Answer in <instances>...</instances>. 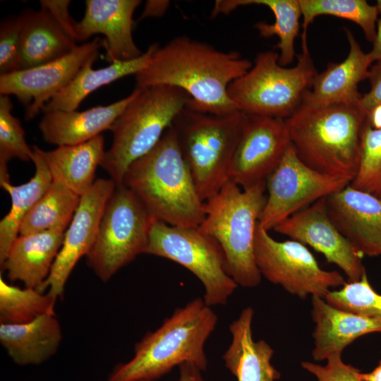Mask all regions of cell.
Listing matches in <instances>:
<instances>
[{"label":"cell","instance_id":"6da1fadb","mask_svg":"<svg viewBox=\"0 0 381 381\" xmlns=\"http://www.w3.org/2000/svg\"><path fill=\"white\" fill-rule=\"evenodd\" d=\"M252 65L236 51H220L206 42L179 36L157 47L150 64L135 75L136 87L180 88L190 97L188 105L191 108L228 115L239 111L229 97L228 87Z\"/></svg>","mask_w":381,"mask_h":381},{"label":"cell","instance_id":"7a4b0ae2","mask_svg":"<svg viewBox=\"0 0 381 381\" xmlns=\"http://www.w3.org/2000/svg\"><path fill=\"white\" fill-rule=\"evenodd\" d=\"M157 221L198 228L205 216L192 174L172 126L146 155L133 162L123 183Z\"/></svg>","mask_w":381,"mask_h":381},{"label":"cell","instance_id":"3957f363","mask_svg":"<svg viewBox=\"0 0 381 381\" xmlns=\"http://www.w3.org/2000/svg\"><path fill=\"white\" fill-rule=\"evenodd\" d=\"M367 114L360 104L301 105L284 119L291 145L310 168L350 181L359 167Z\"/></svg>","mask_w":381,"mask_h":381},{"label":"cell","instance_id":"277c9868","mask_svg":"<svg viewBox=\"0 0 381 381\" xmlns=\"http://www.w3.org/2000/svg\"><path fill=\"white\" fill-rule=\"evenodd\" d=\"M217 320L203 298H194L176 309L155 331L147 333L135 344L133 357L116 365L107 381L156 380L186 362L205 370V344Z\"/></svg>","mask_w":381,"mask_h":381},{"label":"cell","instance_id":"5b68a950","mask_svg":"<svg viewBox=\"0 0 381 381\" xmlns=\"http://www.w3.org/2000/svg\"><path fill=\"white\" fill-rule=\"evenodd\" d=\"M266 181L246 189L229 180L205 201V216L198 227L221 246L229 275L238 286H257L262 276L255 257V239L265 204Z\"/></svg>","mask_w":381,"mask_h":381},{"label":"cell","instance_id":"8992f818","mask_svg":"<svg viewBox=\"0 0 381 381\" xmlns=\"http://www.w3.org/2000/svg\"><path fill=\"white\" fill-rule=\"evenodd\" d=\"M190 100L186 92L175 87L139 88L136 97L112 124V144L100 164L116 185L123 183L133 162L158 143Z\"/></svg>","mask_w":381,"mask_h":381},{"label":"cell","instance_id":"52a82bcc","mask_svg":"<svg viewBox=\"0 0 381 381\" xmlns=\"http://www.w3.org/2000/svg\"><path fill=\"white\" fill-rule=\"evenodd\" d=\"M246 114L214 115L187 105L171 126L198 192L207 199L229 180V169Z\"/></svg>","mask_w":381,"mask_h":381},{"label":"cell","instance_id":"ba28073f","mask_svg":"<svg viewBox=\"0 0 381 381\" xmlns=\"http://www.w3.org/2000/svg\"><path fill=\"white\" fill-rule=\"evenodd\" d=\"M297 58V64L287 68L279 64L278 53H258L251 68L228 87L237 109L247 115L284 120L292 115L318 73L308 47H302Z\"/></svg>","mask_w":381,"mask_h":381},{"label":"cell","instance_id":"9c48e42d","mask_svg":"<svg viewBox=\"0 0 381 381\" xmlns=\"http://www.w3.org/2000/svg\"><path fill=\"white\" fill-rule=\"evenodd\" d=\"M156 219L123 183L116 185L106 204L96 240L86 255L87 265L104 282L145 253Z\"/></svg>","mask_w":381,"mask_h":381},{"label":"cell","instance_id":"30bf717a","mask_svg":"<svg viewBox=\"0 0 381 381\" xmlns=\"http://www.w3.org/2000/svg\"><path fill=\"white\" fill-rule=\"evenodd\" d=\"M145 253L170 260L191 272L202 284L203 299L210 307L225 305L238 287L227 271L219 244L198 228L155 220Z\"/></svg>","mask_w":381,"mask_h":381},{"label":"cell","instance_id":"8fae6325","mask_svg":"<svg viewBox=\"0 0 381 381\" xmlns=\"http://www.w3.org/2000/svg\"><path fill=\"white\" fill-rule=\"evenodd\" d=\"M255 257L262 277L302 299L309 295L325 298L332 288L346 283L339 272L322 269L306 245L294 240L277 241L259 225Z\"/></svg>","mask_w":381,"mask_h":381},{"label":"cell","instance_id":"7c38bea8","mask_svg":"<svg viewBox=\"0 0 381 381\" xmlns=\"http://www.w3.org/2000/svg\"><path fill=\"white\" fill-rule=\"evenodd\" d=\"M349 184L345 179L306 165L290 145L266 181L267 195L258 225L268 231L274 229L291 215Z\"/></svg>","mask_w":381,"mask_h":381},{"label":"cell","instance_id":"4fadbf2b","mask_svg":"<svg viewBox=\"0 0 381 381\" xmlns=\"http://www.w3.org/2000/svg\"><path fill=\"white\" fill-rule=\"evenodd\" d=\"M103 41L94 40L77 45L69 54L52 61L0 75V93L14 95L26 107L25 119H34L43 107L64 90L84 64L99 54Z\"/></svg>","mask_w":381,"mask_h":381},{"label":"cell","instance_id":"5bb4252c","mask_svg":"<svg viewBox=\"0 0 381 381\" xmlns=\"http://www.w3.org/2000/svg\"><path fill=\"white\" fill-rule=\"evenodd\" d=\"M290 145L284 119L246 114L229 180L243 189L267 181Z\"/></svg>","mask_w":381,"mask_h":381},{"label":"cell","instance_id":"9a60e30c","mask_svg":"<svg viewBox=\"0 0 381 381\" xmlns=\"http://www.w3.org/2000/svg\"><path fill=\"white\" fill-rule=\"evenodd\" d=\"M115 186L111 179H99L80 196L50 274L40 291L48 289L47 293L56 298L63 296L74 267L80 258L86 257L95 243L106 204Z\"/></svg>","mask_w":381,"mask_h":381},{"label":"cell","instance_id":"2e32d148","mask_svg":"<svg viewBox=\"0 0 381 381\" xmlns=\"http://www.w3.org/2000/svg\"><path fill=\"white\" fill-rule=\"evenodd\" d=\"M273 230L322 253L328 262L344 271L348 282L358 281L366 273L363 254L331 220L325 198L291 215Z\"/></svg>","mask_w":381,"mask_h":381},{"label":"cell","instance_id":"e0dca14e","mask_svg":"<svg viewBox=\"0 0 381 381\" xmlns=\"http://www.w3.org/2000/svg\"><path fill=\"white\" fill-rule=\"evenodd\" d=\"M338 230L363 254L381 255V200L350 184L325 198Z\"/></svg>","mask_w":381,"mask_h":381},{"label":"cell","instance_id":"ac0fdd59","mask_svg":"<svg viewBox=\"0 0 381 381\" xmlns=\"http://www.w3.org/2000/svg\"><path fill=\"white\" fill-rule=\"evenodd\" d=\"M140 3V0H86L85 15L75 26L76 42L102 34L110 63L139 57L143 53L133 40V17Z\"/></svg>","mask_w":381,"mask_h":381},{"label":"cell","instance_id":"d6986e66","mask_svg":"<svg viewBox=\"0 0 381 381\" xmlns=\"http://www.w3.org/2000/svg\"><path fill=\"white\" fill-rule=\"evenodd\" d=\"M344 30L349 44L346 58L339 63H329L325 71L317 73L301 105L360 104L362 95L358 90V83L368 78L372 64L351 31L346 28Z\"/></svg>","mask_w":381,"mask_h":381},{"label":"cell","instance_id":"ffe728a7","mask_svg":"<svg viewBox=\"0 0 381 381\" xmlns=\"http://www.w3.org/2000/svg\"><path fill=\"white\" fill-rule=\"evenodd\" d=\"M312 307L315 323L312 356L315 361L341 355L344 349L360 337L381 332L380 318L337 308L319 296L312 297Z\"/></svg>","mask_w":381,"mask_h":381},{"label":"cell","instance_id":"44dd1931","mask_svg":"<svg viewBox=\"0 0 381 381\" xmlns=\"http://www.w3.org/2000/svg\"><path fill=\"white\" fill-rule=\"evenodd\" d=\"M139 88L127 97L108 105L82 111H53L44 114L38 127L43 139L51 144L73 145L85 143L110 130L125 108L136 97Z\"/></svg>","mask_w":381,"mask_h":381},{"label":"cell","instance_id":"7402d4cb","mask_svg":"<svg viewBox=\"0 0 381 381\" xmlns=\"http://www.w3.org/2000/svg\"><path fill=\"white\" fill-rule=\"evenodd\" d=\"M254 310L244 308L229 325L231 341L223 355L225 367L237 381H276L280 373L272 365L274 351L265 340L255 341Z\"/></svg>","mask_w":381,"mask_h":381},{"label":"cell","instance_id":"603a6c76","mask_svg":"<svg viewBox=\"0 0 381 381\" xmlns=\"http://www.w3.org/2000/svg\"><path fill=\"white\" fill-rule=\"evenodd\" d=\"M64 231L47 230L19 235L1 267L11 281L40 290L48 278L64 238Z\"/></svg>","mask_w":381,"mask_h":381},{"label":"cell","instance_id":"cb8c5ba5","mask_svg":"<svg viewBox=\"0 0 381 381\" xmlns=\"http://www.w3.org/2000/svg\"><path fill=\"white\" fill-rule=\"evenodd\" d=\"M18 18L20 23V69H27L58 59L73 51L76 42L52 15L40 8H27Z\"/></svg>","mask_w":381,"mask_h":381},{"label":"cell","instance_id":"d4e9b609","mask_svg":"<svg viewBox=\"0 0 381 381\" xmlns=\"http://www.w3.org/2000/svg\"><path fill=\"white\" fill-rule=\"evenodd\" d=\"M62 339L55 315H44L25 323L0 325V341L13 361L38 365L56 352Z\"/></svg>","mask_w":381,"mask_h":381},{"label":"cell","instance_id":"484cf974","mask_svg":"<svg viewBox=\"0 0 381 381\" xmlns=\"http://www.w3.org/2000/svg\"><path fill=\"white\" fill-rule=\"evenodd\" d=\"M159 47L152 44L139 57L128 61H114L104 68L95 69L92 64L98 54L91 56L83 66L73 80L50 99L42 109L44 114L53 111L77 110L80 104L91 92L118 79L136 75L150 63Z\"/></svg>","mask_w":381,"mask_h":381},{"label":"cell","instance_id":"4316f807","mask_svg":"<svg viewBox=\"0 0 381 381\" xmlns=\"http://www.w3.org/2000/svg\"><path fill=\"white\" fill-rule=\"evenodd\" d=\"M102 135L83 143L61 145L41 153L52 180L79 196L95 183V171L105 153Z\"/></svg>","mask_w":381,"mask_h":381},{"label":"cell","instance_id":"83f0119b","mask_svg":"<svg viewBox=\"0 0 381 381\" xmlns=\"http://www.w3.org/2000/svg\"><path fill=\"white\" fill-rule=\"evenodd\" d=\"M32 149L35 173L30 181L20 186H13L10 181L1 183V186L11 198L10 211L0 222L1 267L19 236V229L23 219L44 195L53 181L42 157L41 149L35 145Z\"/></svg>","mask_w":381,"mask_h":381},{"label":"cell","instance_id":"f1b7e54d","mask_svg":"<svg viewBox=\"0 0 381 381\" xmlns=\"http://www.w3.org/2000/svg\"><path fill=\"white\" fill-rule=\"evenodd\" d=\"M80 196L52 181L50 186L23 219L19 235L47 230L66 231L79 205Z\"/></svg>","mask_w":381,"mask_h":381},{"label":"cell","instance_id":"f546056e","mask_svg":"<svg viewBox=\"0 0 381 381\" xmlns=\"http://www.w3.org/2000/svg\"><path fill=\"white\" fill-rule=\"evenodd\" d=\"M239 6L250 4L265 6L274 16V23L258 22L255 28L260 37L279 38V64L284 67L291 64L295 56V40L298 34L302 11L299 0H237Z\"/></svg>","mask_w":381,"mask_h":381},{"label":"cell","instance_id":"4dcf8cb0","mask_svg":"<svg viewBox=\"0 0 381 381\" xmlns=\"http://www.w3.org/2000/svg\"><path fill=\"white\" fill-rule=\"evenodd\" d=\"M303 16L302 47L307 45L308 25L318 16H332L357 24L365 39L373 42L376 35L378 11L365 0H299Z\"/></svg>","mask_w":381,"mask_h":381},{"label":"cell","instance_id":"1f68e13d","mask_svg":"<svg viewBox=\"0 0 381 381\" xmlns=\"http://www.w3.org/2000/svg\"><path fill=\"white\" fill-rule=\"evenodd\" d=\"M57 298L37 289L6 283L0 277L1 323L21 324L44 315H55Z\"/></svg>","mask_w":381,"mask_h":381},{"label":"cell","instance_id":"d6a6232c","mask_svg":"<svg viewBox=\"0 0 381 381\" xmlns=\"http://www.w3.org/2000/svg\"><path fill=\"white\" fill-rule=\"evenodd\" d=\"M12 102L8 95L0 96V184L9 182L8 162L12 158L32 161L33 149L25 140L20 121L12 113Z\"/></svg>","mask_w":381,"mask_h":381},{"label":"cell","instance_id":"836d02e7","mask_svg":"<svg viewBox=\"0 0 381 381\" xmlns=\"http://www.w3.org/2000/svg\"><path fill=\"white\" fill-rule=\"evenodd\" d=\"M350 185L378 196L381 193V129H374L366 121L361 138L360 163Z\"/></svg>","mask_w":381,"mask_h":381},{"label":"cell","instance_id":"e575fe53","mask_svg":"<svg viewBox=\"0 0 381 381\" xmlns=\"http://www.w3.org/2000/svg\"><path fill=\"white\" fill-rule=\"evenodd\" d=\"M325 300L344 310L381 318V294L370 285L367 274L354 282H346L337 291H330Z\"/></svg>","mask_w":381,"mask_h":381},{"label":"cell","instance_id":"d590c367","mask_svg":"<svg viewBox=\"0 0 381 381\" xmlns=\"http://www.w3.org/2000/svg\"><path fill=\"white\" fill-rule=\"evenodd\" d=\"M21 60L20 23L18 16L2 19L0 24V73L20 69Z\"/></svg>","mask_w":381,"mask_h":381},{"label":"cell","instance_id":"8d00e7d4","mask_svg":"<svg viewBox=\"0 0 381 381\" xmlns=\"http://www.w3.org/2000/svg\"><path fill=\"white\" fill-rule=\"evenodd\" d=\"M327 363L322 366L308 361H302L301 366L313 374L318 381H362L360 370L344 363L341 355H334L327 358Z\"/></svg>","mask_w":381,"mask_h":381},{"label":"cell","instance_id":"74e56055","mask_svg":"<svg viewBox=\"0 0 381 381\" xmlns=\"http://www.w3.org/2000/svg\"><path fill=\"white\" fill-rule=\"evenodd\" d=\"M69 0H40L41 8L47 10L63 29L76 42L75 26L76 22L68 12Z\"/></svg>","mask_w":381,"mask_h":381},{"label":"cell","instance_id":"f35d334b","mask_svg":"<svg viewBox=\"0 0 381 381\" xmlns=\"http://www.w3.org/2000/svg\"><path fill=\"white\" fill-rule=\"evenodd\" d=\"M368 79L370 90L362 95L360 106L368 114L375 107L381 104V61L374 63L369 68Z\"/></svg>","mask_w":381,"mask_h":381},{"label":"cell","instance_id":"ab89813d","mask_svg":"<svg viewBox=\"0 0 381 381\" xmlns=\"http://www.w3.org/2000/svg\"><path fill=\"white\" fill-rule=\"evenodd\" d=\"M375 6L378 11L376 35L371 50L367 53L368 60L371 64L381 61V0H377Z\"/></svg>","mask_w":381,"mask_h":381},{"label":"cell","instance_id":"60d3db41","mask_svg":"<svg viewBox=\"0 0 381 381\" xmlns=\"http://www.w3.org/2000/svg\"><path fill=\"white\" fill-rule=\"evenodd\" d=\"M178 381H204L202 370L193 363H183L179 365V378Z\"/></svg>","mask_w":381,"mask_h":381},{"label":"cell","instance_id":"b9f144b4","mask_svg":"<svg viewBox=\"0 0 381 381\" xmlns=\"http://www.w3.org/2000/svg\"><path fill=\"white\" fill-rule=\"evenodd\" d=\"M169 4V1H147L140 19L149 17H160L165 13Z\"/></svg>","mask_w":381,"mask_h":381},{"label":"cell","instance_id":"7bdbcfd3","mask_svg":"<svg viewBox=\"0 0 381 381\" xmlns=\"http://www.w3.org/2000/svg\"><path fill=\"white\" fill-rule=\"evenodd\" d=\"M367 121L374 129H381V104L375 107L367 115Z\"/></svg>","mask_w":381,"mask_h":381},{"label":"cell","instance_id":"ee69618b","mask_svg":"<svg viewBox=\"0 0 381 381\" xmlns=\"http://www.w3.org/2000/svg\"><path fill=\"white\" fill-rule=\"evenodd\" d=\"M359 377L362 381H381V358L378 365L370 372L359 373Z\"/></svg>","mask_w":381,"mask_h":381},{"label":"cell","instance_id":"f6af8a7d","mask_svg":"<svg viewBox=\"0 0 381 381\" xmlns=\"http://www.w3.org/2000/svg\"><path fill=\"white\" fill-rule=\"evenodd\" d=\"M378 197L381 200V193L378 195Z\"/></svg>","mask_w":381,"mask_h":381}]
</instances>
